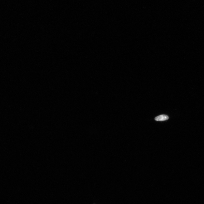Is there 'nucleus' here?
<instances>
[{
  "instance_id": "nucleus-1",
  "label": "nucleus",
  "mask_w": 204,
  "mask_h": 204,
  "mask_svg": "<svg viewBox=\"0 0 204 204\" xmlns=\"http://www.w3.org/2000/svg\"><path fill=\"white\" fill-rule=\"evenodd\" d=\"M169 117L167 115H162L156 116L155 118V120L157 121H163L168 120Z\"/></svg>"
},
{
  "instance_id": "nucleus-2",
  "label": "nucleus",
  "mask_w": 204,
  "mask_h": 204,
  "mask_svg": "<svg viewBox=\"0 0 204 204\" xmlns=\"http://www.w3.org/2000/svg\"></svg>"
}]
</instances>
